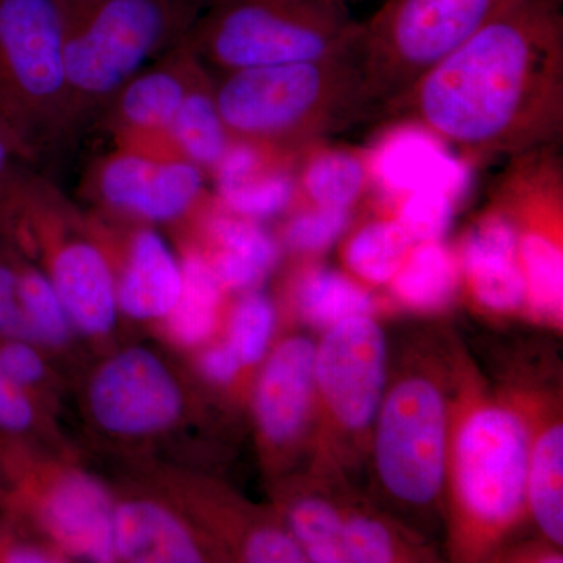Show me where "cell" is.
<instances>
[{"label":"cell","mask_w":563,"mask_h":563,"mask_svg":"<svg viewBox=\"0 0 563 563\" xmlns=\"http://www.w3.org/2000/svg\"><path fill=\"white\" fill-rule=\"evenodd\" d=\"M472 162L555 144L563 128L562 0H506L384 109Z\"/></svg>","instance_id":"cell-1"},{"label":"cell","mask_w":563,"mask_h":563,"mask_svg":"<svg viewBox=\"0 0 563 563\" xmlns=\"http://www.w3.org/2000/svg\"><path fill=\"white\" fill-rule=\"evenodd\" d=\"M214 99L231 139L290 151L373 110L355 43L321 60L222 74Z\"/></svg>","instance_id":"cell-2"},{"label":"cell","mask_w":563,"mask_h":563,"mask_svg":"<svg viewBox=\"0 0 563 563\" xmlns=\"http://www.w3.org/2000/svg\"><path fill=\"white\" fill-rule=\"evenodd\" d=\"M65 65L77 125L101 117L141 69L176 46L201 0H65Z\"/></svg>","instance_id":"cell-3"},{"label":"cell","mask_w":563,"mask_h":563,"mask_svg":"<svg viewBox=\"0 0 563 563\" xmlns=\"http://www.w3.org/2000/svg\"><path fill=\"white\" fill-rule=\"evenodd\" d=\"M361 22L335 0H201L184 43L206 68L321 60L350 49Z\"/></svg>","instance_id":"cell-4"},{"label":"cell","mask_w":563,"mask_h":563,"mask_svg":"<svg viewBox=\"0 0 563 563\" xmlns=\"http://www.w3.org/2000/svg\"><path fill=\"white\" fill-rule=\"evenodd\" d=\"M65 36V0H0V120L32 163L80 131Z\"/></svg>","instance_id":"cell-5"},{"label":"cell","mask_w":563,"mask_h":563,"mask_svg":"<svg viewBox=\"0 0 563 563\" xmlns=\"http://www.w3.org/2000/svg\"><path fill=\"white\" fill-rule=\"evenodd\" d=\"M532 437L512 407L479 402L459 422L451 448L457 528L470 542H495L526 506Z\"/></svg>","instance_id":"cell-6"},{"label":"cell","mask_w":563,"mask_h":563,"mask_svg":"<svg viewBox=\"0 0 563 563\" xmlns=\"http://www.w3.org/2000/svg\"><path fill=\"white\" fill-rule=\"evenodd\" d=\"M506 0H388L362 22L355 55L373 109H385L426 69L485 24Z\"/></svg>","instance_id":"cell-7"},{"label":"cell","mask_w":563,"mask_h":563,"mask_svg":"<svg viewBox=\"0 0 563 563\" xmlns=\"http://www.w3.org/2000/svg\"><path fill=\"white\" fill-rule=\"evenodd\" d=\"M448 407L431 377H404L383 398L376 415L374 462L385 492L406 506L439 498L446 476Z\"/></svg>","instance_id":"cell-8"},{"label":"cell","mask_w":563,"mask_h":563,"mask_svg":"<svg viewBox=\"0 0 563 563\" xmlns=\"http://www.w3.org/2000/svg\"><path fill=\"white\" fill-rule=\"evenodd\" d=\"M495 203L512 218L526 302L544 320L562 322L563 174L555 144L509 158Z\"/></svg>","instance_id":"cell-9"},{"label":"cell","mask_w":563,"mask_h":563,"mask_svg":"<svg viewBox=\"0 0 563 563\" xmlns=\"http://www.w3.org/2000/svg\"><path fill=\"white\" fill-rule=\"evenodd\" d=\"M203 169L184 158H163L117 146L92 163L85 192L113 217L168 224L190 217L206 199Z\"/></svg>","instance_id":"cell-10"},{"label":"cell","mask_w":563,"mask_h":563,"mask_svg":"<svg viewBox=\"0 0 563 563\" xmlns=\"http://www.w3.org/2000/svg\"><path fill=\"white\" fill-rule=\"evenodd\" d=\"M385 372L387 343L372 314L332 325L314 351V388L346 431H365L376 420Z\"/></svg>","instance_id":"cell-11"},{"label":"cell","mask_w":563,"mask_h":563,"mask_svg":"<svg viewBox=\"0 0 563 563\" xmlns=\"http://www.w3.org/2000/svg\"><path fill=\"white\" fill-rule=\"evenodd\" d=\"M88 404L103 431L146 437L166 431L179 420L184 396L172 369L157 354L133 346L118 352L98 369Z\"/></svg>","instance_id":"cell-12"},{"label":"cell","mask_w":563,"mask_h":563,"mask_svg":"<svg viewBox=\"0 0 563 563\" xmlns=\"http://www.w3.org/2000/svg\"><path fill=\"white\" fill-rule=\"evenodd\" d=\"M206 69L180 40L135 74L101 114L114 144L155 157L180 158L169 128L185 96Z\"/></svg>","instance_id":"cell-13"},{"label":"cell","mask_w":563,"mask_h":563,"mask_svg":"<svg viewBox=\"0 0 563 563\" xmlns=\"http://www.w3.org/2000/svg\"><path fill=\"white\" fill-rule=\"evenodd\" d=\"M365 157L369 180L396 198L433 188L450 192L459 201L472 179L468 162L413 122L398 121Z\"/></svg>","instance_id":"cell-14"},{"label":"cell","mask_w":563,"mask_h":563,"mask_svg":"<svg viewBox=\"0 0 563 563\" xmlns=\"http://www.w3.org/2000/svg\"><path fill=\"white\" fill-rule=\"evenodd\" d=\"M41 523L66 553L88 562H113L114 506L98 481L68 473L41 499Z\"/></svg>","instance_id":"cell-15"},{"label":"cell","mask_w":563,"mask_h":563,"mask_svg":"<svg viewBox=\"0 0 563 563\" xmlns=\"http://www.w3.org/2000/svg\"><path fill=\"white\" fill-rule=\"evenodd\" d=\"M461 272L485 309L507 313L526 302L517 228L498 203L493 202L466 235Z\"/></svg>","instance_id":"cell-16"},{"label":"cell","mask_w":563,"mask_h":563,"mask_svg":"<svg viewBox=\"0 0 563 563\" xmlns=\"http://www.w3.org/2000/svg\"><path fill=\"white\" fill-rule=\"evenodd\" d=\"M314 351L306 336H291L263 366L255 388V417L269 443H291L306 426L314 393Z\"/></svg>","instance_id":"cell-17"},{"label":"cell","mask_w":563,"mask_h":563,"mask_svg":"<svg viewBox=\"0 0 563 563\" xmlns=\"http://www.w3.org/2000/svg\"><path fill=\"white\" fill-rule=\"evenodd\" d=\"M114 279L120 312L136 321L163 320L179 299L180 257L161 233L141 222L125 239Z\"/></svg>","instance_id":"cell-18"},{"label":"cell","mask_w":563,"mask_h":563,"mask_svg":"<svg viewBox=\"0 0 563 563\" xmlns=\"http://www.w3.org/2000/svg\"><path fill=\"white\" fill-rule=\"evenodd\" d=\"M202 232L209 243L202 252L224 290H255L279 263V243L258 221L218 207L203 214Z\"/></svg>","instance_id":"cell-19"},{"label":"cell","mask_w":563,"mask_h":563,"mask_svg":"<svg viewBox=\"0 0 563 563\" xmlns=\"http://www.w3.org/2000/svg\"><path fill=\"white\" fill-rule=\"evenodd\" d=\"M114 558L133 563H195L203 554L190 529L162 504L133 499L114 507Z\"/></svg>","instance_id":"cell-20"},{"label":"cell","mask_w":563,"mask_h":563,"mask_svg":"<svg viewBox=\"0 0 563 563\" xmlns=\"http://www.w3.org/2000/svg\"><path fill=\"white\" fill-rule=\"evenodd\" d=\"M169 139L180 158L195 163L207 174L228 151L232 139L218 110L214 80L207 69L181 101L169 128Z\"/></svg>","instance_id":"cell-21"},{"label":"cell","mask_w":563,"mask_h":563,"mask_svg":"<svg viewBox=\"0 0 563 563\" xmlns=\"http://www.w3.org/2000/svg\"><path fill=\"white\" fill-rule=\"evenodd\" d=\"M181 290L172 313L168 331L177 343L198 346L217 331L224 288L198 247H188L180 257Z\"/></svg>","instance_id":"cell-22"},{"label":"cell","mask_w":563,"mask_h":563,"mask_svg":"<svg viewBox=\"0 0 563 563\" xmlns=\"http://www.w3.org/2000/svg\"><path fill=\"white\" fill-rule=\"evenodd\" d=\"M526 504L531 507L540 531L554 544L563 543V428L562 422L544 428L531 444Z\"/></svg>","instance_id":"cell-23"},{"label":"cell","mask_w":563,"mask_h":563,"mask_svg":"<svg viewBox=\"0 0 563 563\" xmlns=\"http://www.w3.org/2000/svg\"><path fill=\"white\" fill-rule=\"evenodd\" d=\"M461 265L442 242L415 243L390 285L404 306L435 310L446 306L457 290Z\"/></svg>","instance_id":"cell-24"},{"label":"cell","mask_w":563,"mask_h":563,"mask_svg":"<svg viewBox=\"0 0 563 563\" xmlns=\"http://www.w3.org/2000/svg\"><path fill=\"white\" fill-rule=\"evenodd\" d=\"M296 176L310 206L333 209H351L372 181L365 155L336 147L307 155Z\"/></svg>","instance_id":"cell-25"},{"label":"cell","mask_w":563,"mask_h":563,"mask_svg":"<svg viewBox=\"0 0 563 563\" xmlns=\"http://www.w3.org/2000/svg\"><path fill=\"white\" fill-rule=\"evenodd\" d=\"M295 299L303 320L317 328L329 329L374 310L373 298L361 284L329 268L303 272L296 282Z\"/></svg>","instance_id":"cell-26"},{"label":"cell","mask_w":563,"mask_h":563,"mask_svg":"<svg viewBox=\"0 0 563 563\" xmlns=\"http://www.w3.org/2000/svg\"><path fill=\"white\" fill-rule=\"evenodd\" d=\"M412 236L396 218L362 225L344 247V262L355 277L368 284H390L413 247Z\"/></svg>","instance_id":"cell-27"},{"label":"cell","mask_w":563,"mask_h":563,"mask_svg":"<svg viewBox=\"0 0 563 563\" xmlns=\"http://www.w3.org/2000/svg\"><path fill=\"white\" fill-rule=\"evenodd\" d=\"M298 195V176L290 162L266 169L228 190L217 191V203L229 213L261 221L285 213Z\"/></svg>","instance_id":"cell-28"},{"label":"cell","mask_w":563,"mask_h":563,"mask_svg":"<svg viewBox=\"0 0 563 563\" xmlns=\"http://www.w3.org/2000/svg\"><path fill=\"white\" fill-rule=\"evenodd\" d=\"M20 291L31 342L47 347H58L68 342L73 324L60 296L47 274L21 252Z\"/></svg>","instance_id":"cell-29"},{"label":"cell","mask_w":563,"mask_h":563,"mask_svg":"<svg viewBox=\"0 0 563 563\" xmlns=\"http://www.w3.org/2000/svg\"><path fill=\"white\" fill-rule=\"evenodd\" d=\"M291 536L301 544L307 561L343 563L344 515L322 498L301 499L291 507Z\"/></svg>","instance_id":"cell-30"},{"label":"cell","mask_w":563,"mask_h":563,"mask_svg":"<svg viewBox=\"0 0 563 563\" xmlns=\"http://www.w3.org/2000/svg\"><path fill=\"white\" fill-rule=\"evenodd\" d=\"M276 328V309L268 296L255 290L244 291L235 303L229 321L228 343L243 366L262 361L272 343Z\"/></svg>","instance_id":"cell-31"},{"label":"cell","mask_w":563,"mask_h":563,"mask_svg":"<svg viewBox=\"0 0 563 563\" xmlns=\"http://www.w3.org/2000/svg\"><path fill=\"white\" fill-rule=\"evenodd\" d=\"M457 199L442 190H417L399 196L396 220L415 243L442 242L454 220Z\"/></svg>","instance_id":"cell-32"},{"label":"cell","mask_w":563,"mask_h":563,"mask_svg":"<svg viewBox=\"0 0 563 563\" xmlns=\"http://www.w3.org/2000/svg\"><path fill=\"white\" fill-rule=\"evenodd\" d=\"M350 209L310 206L285 224L284 242L301 254H317L331 247L350 224Z\"/></svg>","instance_id":"cell-33"},{"label":"cell","mask_w":563,"mask_h":563,"mask_svg":"<svg viewBox=\"0 0 563 563\" xmlns=\"http://www.w3.org/2000/svg\"><path fill=\"white\" fill-rule=\"evenodd\" d=\"M343 563H387L398 558V544L390 529L369 517H344L342 533Z\"/></svg>","instance_id":"cell-34"},{"label":"cell","mask_w":563,"mask_h":563,"mask_svg":"<svg viewBox=\"0 0 563 563\" xmlns=\"http://www.w3.org/2000/svg\"><path fill=\"white\" fill-rule=\"evenodd\" d=\"M0 376L31 393L46 376L38 346L25 340L0 339Z\"/></svg>","instance_id":"cell-35"},{"label":"cell","mask_w":563,"mask_h":563,"mask_svg":"<svg viewBox=\"0 0 563 563\" xmlns=\"http://www.w3.org/2000/svg\"><path fill=\"white\" fill-rule=\"evenodd\" d=\"M243 558L252 563H299L306 562L298 540L279 529L263 528L247 537L243 548Z\"/></svg>","instance_id":"cell-36"},{"label":"cell","mask_w":563,"mask_h":563,"mask_svg":"<svg viewBox=\"0 0 563 563\" xmlns=\"http://www.w3.org/2000/svg\"><path fill=\"white\" fill-rule=\"evenodd\" d=\"M242 368V361L229 343L209 347L201 357V372L210 383L231 384Z\"/></svg>","instance_id":"cell-37"},{"label":"cell","mask_w":563,"mask_h":563,"mask_svg":"<svg viewBox=\"0 0 563 563\" xmlns=\"http://www.w3.org/2000/svg\"><path fill=\"white\" fill-rule=\"evenodd\" d=\"M29 163L32 162L22 151L20 143L14 139L9 128L3 124V121L0 120V185L22 166H29Z\"/></svg>","instance_id":"cell-38"},{"label":"cell","mask_w":563,"mask_h":563,"mask_svg":"<svg viewBox=\"0 0 563 563\" xmlns=\"http://www.w3.org/2000/svg\"><path fill=\"white\" fill-rule=\"evenodd\" d=\"M0 562L7 563H49L57 562L55 555L43 548L29 543L0 544Z\"/></svg>","instance_id":"cell-39"},{"label":"cell","mask_w":563,"mask_h":563,"mask_svg":"<svg viewBox=\"0 0 563 563\" xmlns=\"http://www.w3.org/2000/svg\"><path fill=\"white\" fill-rule=\"evenodd\" d=\"M335 2L346 3V2H347V0H335Z\"/></svg>","instance_id":"cell-40"}]
</instances>
